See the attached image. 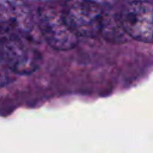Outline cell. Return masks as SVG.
Wrapping results in <instances>:
<instances>
[{
  "label": "cell",
  "instance_id": "cell-1",
  "mask_svg": "<svg viewBox=\"0 0 153 153\" xmlns=\"http://www.w3.org/2000/svg\"><path fill=\"white\" fill-rule=\"evenodd\" d=\"M36 16L39 33L50 47L57 50H68L76 45L78 36L68 25L62 7L45 4L38 8Z\"/></svg>",
  "mask_w": 153,
  "mask_h": 153
},
{
  "label": "cell",
  "instance_id": "cell-2",
  "mask_svg": "<svg viewBox=\"0 0 153 153\" xmlns=\"http://www.w3.org/2000/svg\"><path fill=\"white\" fill-rule=\"evenodd\" d=\"M63 8L66 20L79 37H96L100 33L104 10L93 0H67Z\"/></svg>",
  "mask_w": 153,
  "mask_h": 153
},
{
  "label": "cell",
  "instance_id": "cell-3",
  "mask_svg": "<svg viewBox=\"0 0 153 153\" xmlns=\"http://www.w3.org/2000/svg\"><path fill=\"white\" fill-rule=\"evenodd\" d=\"M0 30L8 36L23 39H33L39 33L37 16L23 1H12L0 5ZM41 35V33H39Z\"/></svg>",
  "mask_w": 153,
  "mask_h": 153
},
{
  "label": "cell",
  "instance_id": "cell-4",
  "mask_svg": "<svg viewBox=\"0 0 153 153\" xmlns=\"http://www.w3.org/2000/svg\"><path fill=\"white\" fill-rule=\"evenodd\" d=\"M0 56L5 67L18 74H30L41 63L39 54L26 43V39L16 36L5 35L0 45Z\"/></svg>",
  "mask_w": 153,
  "mask_h": 153
},
{
  "label": "cell",
  "instance_id": "cell-5",
  "mask_svg": "<svg viewBox=\"0 0 153 153\" xmlns=\"http://www.w3.org/2000/svg\"><path fill=\"white\" fill-rule=\"evenodd\" d=\"M120 20L126 35L153 43V2L135 0L127 4L120 13Z\"/></svg>",
  "mask_w": 153,
  "mask_h": 153
},
{
  "label": "cell",
  "instance_id": "cell-6",
  "mask_svg": "<svg viewBox=\"0 0 153 153\" xmlns=\"http://www.w3.org/2000/svg\"><path fill=\"white\" fill-rule=\"evenodd\" d=\"M100 33L106 36V38L111 41H120L123 38V33L126 35L121 20H120V14L115 18L114 16H110L104 11L103 13V23H102V30Z\"/></svg>",
  "mask_w": 153,
  "mask_h": 153
},
{
  "label": "cell",
  "instance_id": "cell-7",
  "mask_svg": "<svg viewBox=\"0 0 153 153\" xmlns=\"http://www.w3.org/2000/svg\"><path fill=\"white\" fill-rule=\"evenodd\" d=\"M4 67H5V66H4ZM4 67L0 66V86L7 82V72H6V71H8V69H7V68L4 69Z\"/></svg>",
  "mask_w": 153,
  "mask_h": 153
}]
</instances>
